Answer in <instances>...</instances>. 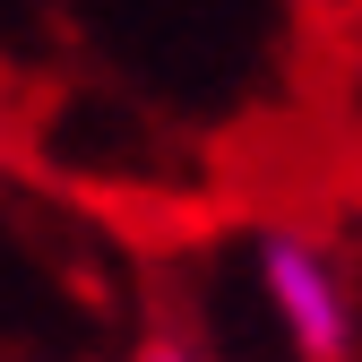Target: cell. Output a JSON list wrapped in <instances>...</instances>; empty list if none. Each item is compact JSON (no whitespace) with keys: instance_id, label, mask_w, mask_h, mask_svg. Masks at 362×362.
Segmentation results:
<instances>
[{"instance_id":"7a4b0ae2","label":"cell","mask_w":362,"mask_h":362,"mask_svg":"<svg viewBox=\"0 0 362 362\" xmlns=\"http://www.w3.org/2000/svg\"><path fill=\"white\" fill-rule=\"evenodd\" d=\"M139 362H207V354L181 345V337H156V345H139Z\"/></svg>"},{"instance_id":"6da1fadb","label":"cell","mask_w":362,"mask_h":362,"mask_svg":"<svg viewBox=\"0 0 362 362\" xmlns=\"http://www.w3.org/2000/svg\"><path fill=\"white\" fill-rule=\"evenodd\" d=\"M250 267H259V302H267V320H276V337L302 362H345L354 354V285H345V267H337L328 242L276 224V233H259Z\"/></svg>"}]
</instances>
